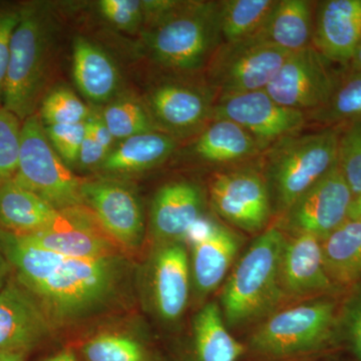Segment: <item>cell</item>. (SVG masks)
<instances>
[{
	"label": "cell",
	"instance_id": "6da1fadb",
	"mask_svg": "<svg viewBox=\"0 0 361 361\" xmlns=\"http://www.w3.org/2000/svg\"><path fill=\"white\" fill-rule=\"evenodd\" d=\"M0 250L52 326L77 322L99 310L110 300L122 276L121 256L68 257L27 243L1 228Z\"/></svg>",
	"mask_w": 361,
	"mask_h": 361
},
{
	"label": "cell",
	"instance_id": "7a4b0ae2",
	"mask_svg": "<svg viewBox=\"0 0 361 361\" xmlns=\"http://www.w3.org/2000/svg\"><path fill=\"white\" fill-rule=\"evenodd\" d=\"M283 232L271 227L245 252L221 293L228 326L247 324L270 312L285 295L281 283Z\"/></svg>",
	"mask_w": 361,
	"mask_h": 361
},
{
	"label": "cell",
	"instance_id": "3957f363",
	"mask_svg": "<svg viewBox=\"0 0 361 361\" xmlns=\"http://www.w3.org/2000/svg\"><path fill=\"white\" fill-rule=\"evenodd\" d=\"M146 44L159 65L178 71L200 70L222 44L219 1H178L149 21Z\"/></svg>",
	"mask_w": 361,
	"mask_h": 361
},
{
	"label": "cell",
	"instance_id": "277c9868",
	"mask_svg": "<svg viewBox=\"0 0 361 361\" xmlns=\"http://www.w3.org/2000/svg\"><path fill=\"white\" fill-rule=\"evenodd\" d=\"M341 126L284 137L264 153L263 175L273 208L286 212L337 164Z\"/></svg>",
	"mask_w": 361,
	"mask_h": 361
},
{
	"label": "cell",
	"instance_id": "5b68a950",
	"mask_svg": "<svg viewBox=\"0 0 361 361\" xmlns=\"http://www.w3.org/2000/svg\"><path fill=\"white\" fill-rule=\"evenodd\" d=\"M54 25L40 4L21 6L11 40L2 108L23 122L35 115L51 61Z\"/></svg>",
	"mask_w": 361,
	"mask_h": 361
},
{
	"label": "cell",
	"instance_id": "8992f818",
	"mask_svg": "<svg viewBox=\"0 0 361 361\" xmlns=\"http://www.w3.org/2000/svg\"><path fill=\"white\" fill-rule=\"evenodd\" d=\"M341 306L322 297L271 316L254 331L250 345L271 357H286L324 348L337 334Z\"/></svg>",
	"mask_w": 361,
	"mask_h": 361
},
{
	"label": "cell",
	"instance_id": "52a82bcc",
	"mask_svg": "<svg viewBox=\"0 0 361 361\" xmlns=\"http://www.w3.org/2000/svg\"><path fill=\"white\" fill-rule=\"evenodd\" d=\"M13 180L56 210L85 206V180L73 174L56 153L37 114L23 122L18 170Z\"/></svg>",
	"mask_w": 361,
	"mask_h": 361
},
{
	"label": "cell",
	"instance_id": "ba28073f",
	"mask_svg": "<svg viewBox=\"0 0 361 361\" xmlns=\"http://www.w3.org/2000/svg\"><path fill=\"white\" fill-rule=\"evenodd\" d=\"M258 37L222 42L208 63V85L218 96L265 90L289 56Z\"/></svg>",
	"mask_w": 361,
	"mask_h": 361
},
{
	"label": "cell",
	"instance_id": "9c48e42d",
	"mask_svg": "<svg viewBox=\"0 0 361 361\" xmlns=\"http://www.w3.org/2000/svg\"><path fill=\"white\" fill-rule=\"evenodd\" d=\"M341 77L312 44L289 54L265 90L278 104L307 116L329 101Z\"/></svg>",
	"mask_w": 361,
	"mask_h": 361
},
{
	"label": "cell",
	"instance_id": "30bf717a",
	"mask_svg": "<svg viewBox=\"0 0 361 361\" xmlns=\"http://www.w3.org/2000/svg\"><path fill=\"white\" fill-rule=\"evenodd\" d=\"M210 201L223 220L248 233L264 230L273 213L264 175L253 167L228 169L214 176Z\"/></svg>",
	"mask_w": 361,
	"mask_h": 361
},
{
	"label": "cell",
	"instance_id": "8fae6325",
	"mask_svg": "<svg viewBox=\"0 0 361 361\" xmlns=\"http://www.w3.org/2000/svg\"><path fill=\"white\" fill-rule=\"evenodd\" d=\"M233 122L248 132L266 149L284 137L299 134L307 116L278 104L265 90L219 94L213 118Z\"/></svg>",
	"mask_w": 361,
	"mask_h": 361
},
{
	"label": "cell",
	"instance_id": "7c38bea8",
	"mask_svg": "<svg viewBox=\"0 0 361 361\" xmlns=\"http://www.w3.org/2000/svg\"><path fill=\"white\" fill-rule=\"evenodd\" d=\"M18 236L32 245L68 257H113L121 256L123 249L85 206L59 211L58 219L49 227Z\"/></svg>",
	"mask_w": 361,
	"mask_h": 361
},
{
	"label": "cell",
	"instance_id": "4fadbf2b",
	"mask_svg": "<svg viewBox=\"0 0 361 361\" xmlns=\"http://www.w3.org/2000/svg\"><path fill=\"white\" fill-rule=\"evenodd\" d=\"M353 200L350 188L336 164L285 212V226L293 235L324 239L348 219Z\"/></svg>",
	"mask_w": 361,
	"mask_h": 361
},
{
	"label": "cell",
	"instance_id": "5bb4252c",
	"mask_svg": "<svg viewBox=\"0 0 361 361\" xmlns=\"http://www.w3.org/2000/svg\"><path fill=\"white\" fill-rule=\"evenodd\" d=\"M215 92L210 87L161 82L149 92V113L154 123L172 137L201 132L212 121Z\"/></svg>",
	"mask_w": 361,
	"mask_h": 361
},
{
	"label": "cell",
	"instance_id": "9a60e30c",
	"mask_svg": "<svg viewBox=\"0 0 361 361\" xmlns=\"http://www.w3.org/2000/svg\"><path fill=\"white\" fill-rule=\"evenodd\" d=\"M85 206L122 248L135 249L144 236V216L134 192L113 180H85Z\"/></svg>",
	"mask_w": 361,
	"mask_h": 361
},
{
	"label": "cell",
	"instance_id": "2e32d148",
	"mask_svg": "<svg viewBox=\"0 0 361 361\" xmlns=\"http://www.w3.org/2000/svg\"><path fill=\"white\" fill-rule=\"evenodd\" d=\"M52 325L35 296L16 278L0 290V353H25L44 341Z\"/></svg>",
	"mask_w": 361,
	"mask_h": 361
},
{
	"label": "cell",
	"instance_id": "e0dca14e",
	"mask_svg": "<svg viewBox=\"0 0 361 361\" xmlns=\"http://www.w3.org/2000/svg\"><path fill=\"white\" fill-rule=\"evenodd\" d=\"M189 237L193 238L191 274L195 287L199 293H210L222 283L238 254L239 236L226 226L203 217Z\"/></svg>",
	"mask_w": 361,
	"mask_h": 361
},
{
	"label": "cell",
	"instance_id": "ac0fdd59",
	"mask_svg": "<svg viewBox=\"0 0 361 361\" xmlns=\"http://www.w3.org/2000/svg\"><path fill=\"white\" fill-rule=\"evenodd\" d=\"M361 42V0L315 2L313 42L331 63L346 66Z\"/></svg>",
	"mask_w": 361,
	"mask_h": 361
},
{
	"label": "cell",
	"instance_id": "d6986e66",
	"mask_svg": "<svg viewBox=\"0 0 361 361\" xmlns=\"http://www.w3.org/2000/svg\"><path fill=\"white\" fill-rule=\"evenodd\" d=\"M201 188L189 180L168 183L157 192L151 210L154 236L164 243L182 242L204 217Z\"/></svg>",
	"mask_w": 361,
	"mask_h": 361
},
{
	"label": "cell",
	"instance_id": "ffe728a7",
	"mask_svg": "<svg viewBox=\"0 0 361 361\" xmlns=\"http://www.w3.org/2000/svg\"><path fill=\"white\" fill-rule=\"evenodd\" d=\"M285 295L306 297L341 292L332 283L323 261L322 240L310 234L286 240L281 260Z\"/></svg>",
	"mask_w": 361,
	"mask_h": 361
},
{
	"label": "cell",
	"instance_id": "44dd1931",
	"mask_svg": "<svg viewBox=\"0 0 361 361\" xmlns=\"http://www.w3.org/2000/svg\"><path fill=\"white\" fill-rule=\"evenodd\" d=\"M191 266L182 242L161 244L153 263V295L156 310L167 322H176L186 310Z\"/></svg>",
	"mask_w": 361,
	"mask_h": 361
},
{
	"label": "cell",
	"instance_id": "7402d4cb",
	"mask_svg": "<svg viewBox=\"0 0 361 361\" xmlns=\"http://www.w3.org/2000/svg\"><path fill=\"white\" fill-rule=\"evenodd\" d=\"M264 147L236 123L215 118L201 130L192 146L198 160L212 165L231 166L263 155Z\"/></svg>",
	"mask_w": 361,
	"mask_h": 361
},
{
	"label": "cell",
	"instance_id": "603a6c76",
	"mask_svg": "<svg viewBox=\"0 0 361 361\" xmlns=\"http://www.w3.org/2000/svg\"><path fill=\"white\" fill-rule=\"evenodd\" d=\"M314 2L276 0L264 23L254 37L292 54L312 45Z\"/></svg>",
	"mask_w": 361,
	"mask_h": 361
},
{
	"label": "cell",
	"instance_id": "cb8c5ba5",
	"mask_svg": "<svg viewBox=\"0 0 361 361\" xmlns=\"http://www.w3.org/2000/svg\"><path fill=\"white\" fill-rule=\"evenodd\" d=\"M59 216V211L13 179L0 185V228L16 235L44 230Z\"/></svg>",
	"mask_w": 361,
	"mask_h": 361
},
{
	"label": "cell",
	"instance_id": "d4e9b609",
	"mask_svg": "<svg viewBox=\"0 0 361 361\" xmlns=\"http://www.w3.org/2000/svg\"><path fill=\"white\" fill-rule=\"evenodd\" d=\"M325 269L339 291L361 281V220L348 218L322 240Z\"/></svg>",
	"mask_w": 361,
	"mask_h": 361
},
{
	"label": "cell",
	"instance_id": "484cf974",
	"mask_svg": "<svg viewBox=\"0 0 361 361\" xmlns=\"http://www.w3.org/2000/svg\"><path fill=\"white\" fill-rule=\"evenodd\" d=\"M73 80L78 90L94 104L111 99L118 85V71L110 56L84 37H77L73 47Z\"/></svg>",
	"mask_w": 361,
	"mask_h": 361
},
{
	"label": "cell",
	"instance_id": "4316f807",
	"mask_svg": "<svg viewBox=\"0 0 361 361\" xmlns=\"http://www.w3.org/2000/svg\"><path fill=\"white\" fill-rule=\"evenodd\" d=\"M175 149L174 137L152 130L121 141L106 156L102 168L110 172H139L160 165Z\"/></svg>",
	"mask_w": 361,
	"mask_h": 361
},
{
	"label": "cell",
	"instance_id": "83f0119b",
	"mask_svg": "<svg viewBox=\"0 0 361 361\" xmlns=\"http://www.w3.org/2000/svg\"><path fill=\"white\" fill-rule=\"evenodd\" d=\"M193 326L198 361H238L243 355L244 346L228 331L217 304H206L195 317Z\"/></svg>",
	"mask_w": 361,
	"mask_h": 361
},
{
	"label": "cell",
	"instance_id": "f1b7e54d",
	"mask_svg": "<svg viewBox=\"0 0 361 361\" xmlns=\"http://www.w3.org/2000/svg\"><path fill=\"white\" fill-rule=\"evenodd\" d=\"M276 0H222L219 1L222 42L254 37L268 18Z\"/></svg>",
	"mask_w": 361,
	"mask_h": 361
},
{
	"label": "cell",
	"instance_id": "f546056e",
	"mask_svg": "<svg viewBox=\"0 0 361 361\" xmlns=\"http://www.w3.org/2000/svg\"><path fill=\"white\" fill-rule=\"evenodd\" d=\"M307 118L326 127H337L361 121V73H341L334 94L322 108Z\"/></svg>",
	"mask_w": 361,
	"mask_h": 361
},
{
	"label": "cell",
	"instance_id": "4dcf8cb0",
	"mask_svg": "<svg viewBox=\"0 0 361 361\" xmlns=\"http://www.w3.org/2000/svg\"><path fill=\"white\" fill-rule=\"evenodd\" d=\"M102 116L111 134L120 141L156 130L149 111L134 99H123L111 103Z\"/></svg>",
	"mask_w": 361,
	"mask_h": 361
},
{
	"label": "cell",
	"instance_id": "1f68e13d",
	"mask_svg": "<svg viewBox=\"0 0 361 361\" xmlns=\"http://www.w3.org/2000/svg\"><path fill=\"white\" fill-rule=\"evenodd\" d=\"M89 108L71 90L59 87L47 94L40 104V120L47 126L87 122Z\"/></svg>",
	"mask_w": 361,
	"mask_h": 361
},
{
	"label": "cell",
	"instance_id": "d6a6232c",
	"mask_svg": "<svg viewBox=\"0 0 361 361\" xmlns=\"http://www.w3.org/2000/svg\"><path fill=\"white\" fill-rule=\"evenodd\" d=\"M337 164L355 198L361 194V121L341 126Z\"/></svg>",
	"mask_w": 361,
	"mask_h": 361
},
{
	"label": "cell",
	"instance_id": "836d02e7",
	"mask_svg": "<svg viewBox=\"0 0 361 361\" xmlns=\"http://www.w3.org/2000/svg\"><path fill=\"white\" fill-rule=\"evenodd\" d=\"M87 361H146L139 342L120 334H102L87 341L82 349Z\"/></svg>",
	"mask_w": 361,
	"mask_h": 361
},
{
	"label": "cell",
	"instance_id": "e575fe53",
	"mask_svg": "<svg viewBox=\"0 0 361 361\" xmlns=\"http://www.w3.org/2000/svg\"><path fill=\"white\" fill-rule=\"evenodd\" d=\"M23 122L11 111L0 108V179L11 180L18 170Z\"/></svg>",
	"mask_w": 361,
	"mask_h": 361
},
{
	"label": "cell",
	"instance_id": "d590c367",
	"mask_svg": "<svg viewBox=\"0 0 361 361\" xmlns=\"http://www.w3.org/2000/svg\"><path fill=\"white\" fill-rule=\"evenodd\" d=\"M337 334H342L361 361V281L353 288L339 310Z\"/></svg>",
	"mask_w": 361,
	"mask_h": 361
},
{
	"label": "cell",
	"instance_id": "8d00e7d4",
	"mask_svg": "<svg viewBox=\"0 0 361 361\" xmlns=\"http://www.w3.org/2000/svg\"><path fill=\"white\" fill-rule=\"evenodd\" d=\"M99 11L104 20L118 30H130L139 27L146 20L145 2L137 0H102Z\"/></svg>",
	"mask_w": 361,
	"mask_h": 361
},
{
	"label": "cell",
	"instance_id": "74e56055",
	"mask_svg": "<svg viewBox=\"0 0 361 361\" xmlns=\"http://www.w3.org/2000/svg\"><path fill=\"white\" fill-rule=\"evenodd\" d=\"M44 128L51 146L59 157L66 163L77 161L87 130L85 122L75 125L44 126Z\"/></svg>",
	"mask_w": 361,
	"mask_h": 361
},
{
	"label": "cell",
	"instance_id": "f35d334b",
	"mask_svg": "<svg viewBox=\"0 0 361 361\" xmlns=\"http://www.w3.org/2000/svg\"><path fill=\"white\" fill-rule=\"evenodd\" d=\"M21 6H0V108L4 101V84L11 56V40L20 23Z\"/></svg>",
	"mask_w": 361,
	"mask_h": 361
},
{
	"label": "cell",
	"instance_id": "ab89813d",
	"mask_svg": "<svg viewBox=\"0 0 361 361\" xmlns=\"http://www.w3.org/2000/svg\"><path fill=\"white\" fill-rule=\"evenodd\" d=\"M87 129V126H85ZM109 152L97 140L90 135L89 130H85L84 141L80 146L78 161L84 167H92V166L102 165L106 160Z\"/></svg>",
	"mask_w": 361,
	"mask_h": 361
},
{
	"label": "cell",
	"instance_id": "60d3db41",
	"mask_svg": "<svg viewBox=\"0 0 361 361\" xmlns=\"http://www.w3.org/2000/svg\"><path fill=\"white\" fill-rule=\"evenodd\" d=\"M85 126L90 135L110 153L115 137L111 134L110 130L104 122L103 116L90 114V118L85 122Z\"/></svg>",
	"mask_w": 361,
	"mask_h": 361
},
{
	"label": "cell",
	"instance_id": "b9f144b4",
	"mask_svg": "<svg viewBox=\"0 0 361 361\" xmlns=\"http://www.w3.org/2000/svg\"><path fill=\"white\" fill-rule=\"evenodd\" d=\"M345 66L348 68L346 71H349V73H361V42Z\"/></svg>",
	"mask_w": 361,
	"mask_h": 361
},
{
	"label": "cell",
	"instance_id": "7bdbcfd3",
	"mask_svg": "<svg viewBox=\"0 0 361 361\" xmlns=\"http://www.w3.org/2000/svg\"><path fill=\"white\" fill-rule=\"evenodd\" d=\"M348 218L350 219L361 220V194L353 198L349 208Z\"/></svg>",
	"mask_w": 361,
	"mask_h": 361
},
{
	"label": "cell",
	"instance_id": "ee69618b",
	"mask_svg": "<svg viewBox=\"0 0 361 361\" xmlns=\"http://www.w3.org/2000/svg\"><path fill=\"white\" fill-rule=\"evenodd\" d=\"M9 267H11V265L7 262L6 256H4V253L0 250V290H1L2 287L6 284L7 270H8Z\"/></svg>",
	"mask_w": 361,
	"mask_h": 361
},
{
	"label": "cell",
	"instance_id": "f6af8a7d",
	"mask_svg": "<svg viewBox=\"0 0 361 361\" xmlns=\"http://www.w3.org/2000/svg\"><path fill=\"white\" fill-rule=\"evenodd\" d=\"M44 361H78L77 356L71 350H63L47 358Z\"/></svg>",
	"mask_w": 361,
	"mask_h": 361
},
{
	"label": "cell",
	"instance_id": "bcb514c9",
	"mask_svg": "<svg viewBox=\"0 0 361 361\" xmlns=\"http://www.w3.org/2000/svg\"><path fill=\"white\" fill-rule=\"evenodd\" d=\"M25 353H0V361H25Z\"/></svg>",
	"mask_w": 361,
	"mask_h": 361
}]
</instances>
